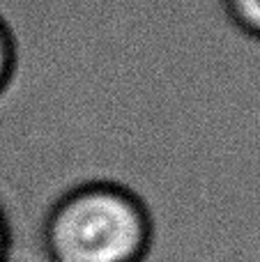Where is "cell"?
Masks as SVG:
<instances>
[{
  "mask_svg": "<svg viewBox=\"0 0 260 262\" xmlns=\"http://www.w3.org/2000/svg\"><path fill=\"white\" fill-rule=\"evenodd\" d=\"M9 249H12V226L5 207L0 205V262H9Z\"/></svg>",
  "mask_w": 260,
  "mask_h": 262,
  "instance_id": "4",
  "label": "cell"
},
{
  "mask_svg": "<svg viewBox=\"0 0 260 262\" xmlns=\"http://www.w3.org/2000/svg\"><path fill=\"white\" fill-rule=\"evenodd\" d=\"M18 69V41L12 26L0 16V97L9 90Z\"/></svg>",
  "mask_w": 260,
  "mask_h": 262,
  "instance_id": "3",
  "label": "cell"
},
{
  "mask_svg": "<svg viewBox=\"0 0 260 262\" xmlns=\"http://www.w3.org/2000/svg\"><path fill=\"white\" fill-rule=\"evenodd\" d=\"M221 5L235 30L260 44V0H221Z\"/></svg>",
  "mask_w": 260,
  "mask_h": 262,
  "instance_id": "2",
  "label": "cell"
},
{
  "mask_svg": "<svg viewBox=\"0 0 260 262\" xmlns=\"http://www.w3.org/2000/svg\"><path fill=\"white\" fill-rule=\"evenodd\" d=\"M39 239L46 262H145L155 219L132 186L88 180L53 200Z\"/></svg>",
  "mask_w": 260,
  "mask_h": 262,
  "instance_id": "1",
  "label": "cell"
}]
</instances>
